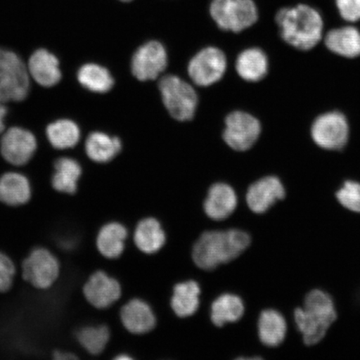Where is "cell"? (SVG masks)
Here are the masks:
<instances>
[{"mask_svg":"<svg viewBox=\"0 0 360 360\" xmlns=\"http://www.w3.org/2000/svg\"><path fill=\"white\" fill-rule=\"evenodd\" d=\"M276 20L282 39L300 51L312 49L322 39V16L307 4L281 8L277 13Z\"/></svg>","mask_w":360,"mask_h":360,"instance_id":"1","label":"cell"},{"mask_svg":"<svg viewBox=\"0 0 360 360\" xmlns=\"http://www.w3.org/2000/svg\"><path fill=\"white\" fill-rule=\"evenodd\" d=\"M250 242V236L240 229L205 232L193 246V259L198 267L212 270L238 257Z\"/></svg>","mask_w":360,"mask_h":360,"instance_id":"2","label":"cell"},{"mask_svg":"<svg viewBox=\"0 0 360 360\" xmlns=\"http://www.w3.org/2000/svg\"><path fill=\"white\" fill-rule=\"evenodd\" d=\"M304 307L295 309L297 328L303 335L305 345H316L336 321L334 300L328 292L314 290L306 296Z\"/></svg>","mask_w":360,"mask_h":360,"instance_id":"3","label":"cell"},{"mask_svg":"<svg viewBox=\"0 0 360 360\" xmlns=\"http://www.w3.org/2000/svg\"><path fill=\"white\" fill-rule=\"evenodd\" d=\"M61 271L58 256L47 247L36 246L21 261L15 283H24L37 290H51L60 280Z\"/></svg>","mask_w":360,"mask_h":360,"instance_id":"4","label":"cell"},{"mask_svg":"<svg viewBox=\"0 0 360 360\" xmlns=\"http://www.w3.org/2000/svg\"><path fill=\"white\" fill-rule=\"evenodd\" d=\"M159 89L165 109L173 119L184 122L193 118L199 98L191 84L168 75L160 79Z\"/></svg>","mask_w":360,"mask_h":360,"instance_id":"5","label":"cell"},{"mask_svg":"<svg viewBox=\"0 0 360 360\" xmlns=\"http://www.w3.org/2000/svg\"><path fill=\"white\" fill-rule=\"evenodd\" d=\"M30 87L28 68L15 52L0 48V102H20Z\"/></svg>","mask_w":360,"mask_h":360,"instance_id":"6","label":"cell"},{"mask_svg":"<svg viewBox=\"0 0 360 360\" xmlns=\"http://www.w3.org/2000/svg\"><path fill=\"white\" fill-rule=\"evenodd\" d=\"M210 13L219 29L235 33L250 28L259 19L254 0H212Z\"/></svg>","mask_w":360,"mask_h":360,"instance_id":"7","label":"cell"},{"mask_svg":"<svg viewBox=\"0 0 360 360\" xmlns=\"http://www.w3.org/2000/svg\"><path fill=\"white\" fill-rule=\"evenodd\" d=\"M349 126L340 112L332 111L319 115L311 127L313 141L328 150H340L349 141Z\"/></svg>","mask_w":360,"mask_h":360,"instance_id":"8","label":"cell"},{"mask_svg":"<svg viewBox=\"0 0 360 360\" xmlns=\"http://www.w3.org/2000/svg\"><path fill=\"white\" fill-rule=\"evenodd\" d=\"M227 70L224 53L216 47L201 49L188 65V73L198 86L208 87L219 82Z\"/></svg>","mask_w":360,"mask_h":360,"instance_id":"9","label":"cell"},{"mask_svg":"<svg viewBox=\"0 0 360 360\" xmlns=\"http://www.w3.org/2000/svg\"><path fill=\"white\" fill-rule=\"evenodd\" d=\"M224 123L223 139L233 150H249L260 136L259 121L249 112H232L226 117Z\"/></svg>","mask_w":360,"mask_h":360,"instance_id":"10","label":"cell"},{"mask_svg":"<svg viewBox=\"0 0 360 360\" xmlns=\"http://www.w3.org/2000/svg\"><path fill=\"white\" fill-rule=\"evenodd\" d=\"M167 65L168 53L164 45L156 40H151L134 52L130 67L135 78L148 81L159 78Z\"/></svg>","mask_w":360,"mask_h":360,"instance_id":"11","label":"cell"},{"mask_svg":"<svg viewBox=\"0 0 360 360\" xmlns=\"http://www.w3.org/2000/svg\"><path fill=\"white\" fill-rule=\"evenodd\" d=\"M37 150V141L29 130L12 127L3 134L0 152L8 164L21 167L29 163Z\"/></svg>","mask_w":360,"mask_h":360,"instance_id":"12","label":"cell"},{"mask_svg":"<svg viewBox=\"0 0 360 360\" xmlns=\"http://www.w3.org/2000/svg\"><path fill=\"white\" fill-rule=\"evenodd\" d=\"M81 291L84 300L97 309L110 308L121 296L120 283L102 270L90 274Z\"/></svg>","mask_w":360,"mask_h":360,"instance_id":"13","label":"cell"},{"mask_svg":"<svg viewBox=\"0 0 360 360\" xmlns=\"http://www.w3.org/2000/svg\"><path fill=\"white\" fill-rule=\"evenodd\" d=\"M285 193L280 179L266 176L250 186L246 195L247 204L253 212L263 214L278 200H283Z\"/></svg>","mask_w":360,"mask_h":360,"instance_id":"14","label":"cell"},{"mask_svg":"<svg viewBox=\"0 0 360 360\" xmlns=\"http://www.w3.org/2000/svg\"><path fill=\"white\" fill-rule=\"evenodd\" d=\"M33 197V188L26 175L6 172L0 176V204L19 208L28 205Z\"/></svg>","mask_w":360,"mask_h":360,"instance_id":"15","label":"cell"},{"mask_svg":"<svg viewBox=\"0 0 360 360\" xmlns=\"http://www.w3.org/2000/svg\"><path fill=\"white\" fill-rule=\"evenodd\" d=\"M27 68L31 77L42 87H53L62 79L58 58L45 49H39L32 53Z\"/></svg>","mask_w":360,"mask_h":360,"instance_id":"16","label":"cell"},{"mask_svg":"<svg viewBox=\"0 0 360 360\" xmlns=\"http://www.w3.org/2000/svg\"><path fill=\"white\" fill-rule=\"evenodd\" d=\"M81 176L82 167L78 161L68 157L60 158L53 165L51 187L60 195L74 196L78 193Z\"/></svg>","mask_w":360,"mask_h":360,"instance_id":"17","label":"cell"},{"mask_svg":"<svg viewBox=\"0 0 360 360\" xmlns=\"http://www.w3.org/2000/svg\"><path fill=\"white\" fill-rule=\"evenodd\" d=\"M237 196L231 186L224 183L211 186L204 204L205 214L214 220H224L233 213Z\"/></svg>","mask_w":360,"mask_h":360,"instance_id":"18","label":"cell"},{"mask_svg":"<svg viewBox=\"0 0 360 360\" xmlns=\"http://www.w3.org/2000/svg\"><path fill=\"white\" fill-rule=\"evenodd\" d=\"M120 318L126 330L136 335L150 332L156 323L150 306L141 300H132L124 305L120 311Z\"/></svg>","mask_w":360,"mask_h":360,"instance_id":"19","label":"cell"},{"mask_svg":"<svg viewBox=\"0 0 360 360\" xmlns=\"http://www.w3.org/2000/svg\"><path fill=\"white\" fill-rule=\"evenodd\" d=\"M325 44L338 56L349 58L360 56V31L354 26L340 27L328 31Z\"/></svg>","mask_w":360,"mask_h":360,"instance_id":"20","label":"cell"},{"mask_svg":"<svg viewBox=\"0 0 360 360\" xmlns=\"http://www.w3.org/2000/svg\"><path fill=\"white\" fill-rule=\"evenodd\" d=\"M127 235L124 225L118 222H110L103 225L96 238L98 253L109 259L119 258L123 254Z\"/></svg>","mask_w":360,"mask_h":360,"instance_id":"21","label":"cell"},{"mask_svg":"<svg viewBox=\"0 0 360 360\" xmlns=\"http://www.w3.org/2000/svg\"><path fill=\"white\" fill-rule=\"evenodd\" d=\"M236 69L243 79L248 82H258L268 73L267 56L259 48L246 49L238 55Z\"/></svg>","mask_w":360,"mask_h":360,"instance_id":"22","label":"cell"},{"mask_svg":"<svg viewBox=\"0 0 360 360\" xmlns=\"http://www.w3.org/2000/svg\"><path fill=\"white\" fill-rule=\"evenodd\" d=\"M122 150L120 139L103 132L90 134L85 141L87 156L98 164H106L114 160Z\"/></svg>","mask_w":360,"mask_h":360,"instance_id":"23","label":"cell"},{"mask_svg":"<svg viewBox=\"0 0 360 360\" xmlns=\"http://www.w3.org/2000/svg\"><path fill=\"white\" fill-rule=\"evenodd\" d=\"M74 338L80 349L92 356H97L109 344L110 331L105 325L81 326L75 330Z\"/></svg>","mask_w":360,"mask_h":360,"instance_id":"24","label":"cell"},{"mask_svg":"<svg viewBox=\"0 0 360 360\" xmlns=\"http://www.w3.org/2000/svg\"><path fill=\"white\" fill-rule=\"evenodd\" d=\"M261 342L269 347H276L285 339L287 323L281 313L266 309L260 314L258 323Z\"/></svg>","mask_w":360,"mask_h":360,"instance_id":"25","label":"cell"},{"mask_svg":"<svg viewBox=\"0 0 360 360\" xmlns=\"http://www.w3.org/2000/svg\"><path fill=\"white\" fill-rule=\"evenodd\" d=\"M165 231L155 219H145L138 224L134 232V243L143 253H156L165 245Z\"/></svg>","mask_w":360,"mask_h":360,"instance_id":"26","label":"cell"},{"mask_svg":"<svg viewBox=\"0 0 360 360\" xmlns=\"http://www.w3.org/2000/svg\"><path fill=\"white\" fill-rule=\"evenodd\" d=\"M200 288L193 281L175 285L171 307L179 317L186 318L195 314L200 306Z\"/></svg>","mask_w":360,"mask_h":360,"instance_id":"27","label":"cell"},{"mask_svg":"<svg viewBox=\"0 0 360 360\" xmlns=\"http://www.w3.org/2000/svg\"><path fill=\"white\" fill-rule=\"evenodd\" d=\"M245 313V305L240 297L224 294L216 299L211 306V321L216 326L240 321Z\"/></svg>","mask_w":360,"mask_h":360,"instance_id":"28","label":"cell"},{"mask_svg":"<svg viewBox=\"0 0 360 360\" xmlns=\"http://www.w3.org/2000/svg\"><path fill=\"white\" fill-rule=\"evenodd\" d=\"M79 83L93 93L105 94L114 87L115 79L105 67L89 63L79 68Z\"/></svg>","mask_w":360,"mask_h":360,"instance_id":"29","label":"cell"},{"mask_svg":"<svg viewBox=\"0 0 360 360\" xmlns=\"http://www.w3.org/2000/svg\"><path fill=\"white\" fill-rule=\"evenodd\" d=\"M46 135L53 148L66 150L75 147L79 142L80 129L74 121L58 120L47 126Z\"/></svg>","mask_w":360,"mask_h":360,"instance_id":"30","label":"cell"},{"mask_svg":"<svg viewBox=\"0 0 360 360\" xmlns=\"http://www.w3.org/2000/svg\"><path fill=\"white\" fill-rule=\"evenodd\" d=\"M18 266L10 255L0 250V294H6L15 285Z\"/></svg>","mask_w":360,"mask_h":360,"instance_id":"31","label":"cell"},{"mask_svg":"<svg viewBox=\"0 0 360 360\" xmlns=\"http://www.w3.org/2000/svg\"><path fill=\"white\" fill-rule=\"evenodd\" d=\"M338 201L354 212L360 213V184L347 180L336 193Z\"/></svg>","mask_w":360,"mask_h":360,"instance_id":"32","label":"cell"},{"mask_svg":"<svg viewBox=\"0 0 360 360\" xmlns=\"http://www.w3.org/2000/svg\"><path fill=\"white\" fill-rule=\"evenodd\" d=\"M340 15L350 22L360 20V0H335Z\"/></svg>","mask_w":360,"mask_h":360,"instance_id":"33","label":"cell"},{"mask_svg":"<svg viewBox=\"0 0 360 360\" xmlns=\"http://www.w3.org/2000/svg\"><path fill=\"white\" fill-rule=\"evenodd\" d=\"M51 358L53 360H76L79 356L73 351L65 349H56L52 351Z\"/></svg>","mask_w":360,"mask_h":360,"instance_id":"34","label":"cell"},{"mask_svg":"<svg viewBox=\"0 0 360 360\" xmlns=\"http://www.w3.org/2000/svg\"><path fill=\"white\" fill-rule=\"evenodd\" d=\"M7 108L4 105V103L0 102V134H2L6 129V124H4V117L7 115Z\"/></svg>","mask_w":360,"mask_h":360,"instance_id":"35","label":"cell"},{"mask_svg":"<svg viewBox=\"0 0 360 360\" xmlns=\"http://www.w3.org/2000/svg\"><path fill=\"white\" fill-rule=\"evenodd\" d=\"M116 359H130V357L127 356V355H124V356H122V355H120V356L117 357Z\"/></svg>","mask_w":360,"mask_h":360,"instance_id":"36","label":"cell"},{"mask_svg":"<svg viewBox=\"0 0 360 360\" xmlns=\"http://www.w3.org/2000/svg\"><path fill=\"white\" fill-rule=\"evenodd\" d=\"M120 1H122V2H130V1H132V0H120Z\"/></svg>","mask_w":360,"mask_h":360,"instance_id":"37","label":"cell"}]
</instances>
